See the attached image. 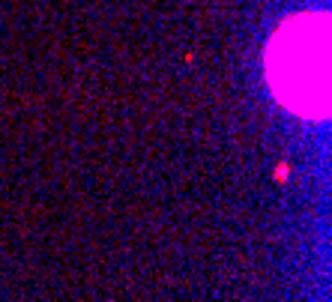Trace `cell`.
I'll return each mask as SVG.
<instances>
[{
    "instance_id": "cell-1",
    "label": "cell",
    "mask_w": 332,
    "mask_h": 302,
    "mask_svg": "<svg viewBox=\"0 0 332 302\" xmlns=\"http://www.w3.org/2000/svg\"><path fill=\"white\" fill-rule=\"evenodd\" d=\"M329 21L323 12L287 18L266 48V75L284 108L302 117L326 114V66H329Z\"/></svg>"
}]
</instances>
